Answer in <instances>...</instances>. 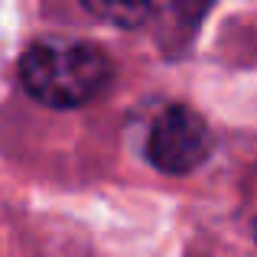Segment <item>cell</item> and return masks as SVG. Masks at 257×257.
<instances>
[{"label": "cell", "mask_w": 257, "mask_h": 257, "mask_svg": "<svg viewBox=\"0 0 257 257\" xmlns=\"http://www.w3.org/2000/svg\"><path fill=\"white\" fill-rule=\"evenodd\" d=\"M212 150V134L202 114L186 104H173L153 120L147 137V157L160 173L186 176L199 170Z\"/></svg>", "instance_id": "obj_2"}, {"label": "cell", "mask_w": 257, "mask_h": 257, "mask_svg": "<svg viewBox=\"0 0 257 257\" xmlns=\"http://www.w3.org/2000/svg\"><path fill=\"white\" fill-rule=\"evenodd\" d=\"M215 7V0H173V17L182 30L192 33L195 26L205 20V13Z\"/></svg>", "instance_id": "obj_4"}, {"label": "cell", "mask_w": 257, "mask_h": 257, "mask_svg": "<svg viewBox=\"0 0 257 257\" xmlns=\"http://www.w3.org/2000/svg\"><path fill=\"white\" fill-rule=\"evenodd\" d=\"M111 78L104 49L88 39H39L20 59V82L26 94L49 107H82L98 98Z\"/></svg>", "instance_id": "obj_1"}, {"label": "cell", "mask_w": 257, "mask_h": 257, "mask_svg": "<svg viewBox=\"0 0 257 257\" xmlns=\"http://www.w3.org/2000/svg\"><path fill=\"white\" fill-rule=\"evenodd\" d=\"M82 7L88 13H94L98 20L120 30H134L140 26L153 10V0H82Z\"/></svg>", "instance_id": "obj_3"}, {"label": "cell", "mask_w": 257, "mask_h": 257, "mask_svg": "<svg viewBox=\"0 0 257 257\" xmlns=\"http://www.w3.org/2000/svg\"><path fill=\"white\" fill-rule=\"evenodd\" d=\"M254 241H257V221H254Z\"/></svg>", "instance_id": "obj_5"}]
</instances>
